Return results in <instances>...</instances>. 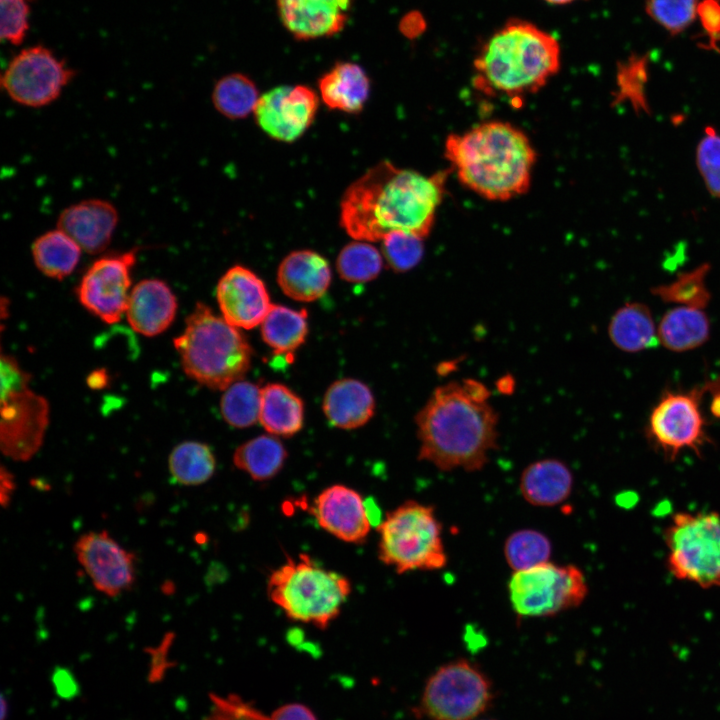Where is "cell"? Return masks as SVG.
<instances>
[{
    "label": "cell",
    "mask_w": 720,
    "mask_h": 720,
    "mask_svg": "<svg viewBox=\"0 0 720 720\" xmlns=\"http://www.w3.org/2000/svg\"><path fill=\"white\" fill-rule=\"evenodd\" d=\"M448 176V170L425 175L381 161L345 190L340 225L354 240L381 242L391 233L425 240L444 200Z\"/></svg>",
    "instance_id": "cell-1"
},
{
    "label": "cell",
    "mask_w": 720,
    "mask_h": 720,
    "mask_svg": "<svg viewBox=\"0 0 720 720\" xmlns=\"http://www.w3.org/2000/svg\"><path fill=\"white\" fill-rule=\"evenodd\" d=\"M415 424L418 459L441 471H480L498 447V413L489 389L475 379L436 387L415 415Z\"/></svg>",
    "instance_id": "cell-2"
},
{
    "label": "cell",
    "mask_w": 720,
    "mask_h": 720,
    "mask_svg": "<svg viewBox=\"0 0 720 720\" xmlns=\"http://www.w3.org/2000/svg\"><path fill=\"white\" fill-rule=\"evenodd\" d=\"M444 156L459 182L489 201L528 192L537 152L527 134L510 122H481L447 135Z\"/></svg>",
    "instance_id": "cell-3"
},
{
    "label": "cell",
    "mask_w": 720,
    "mask_h": 720,
    "mask_svg": "<svg viewBox=\"0 0 720 720\" xmlns=\"http://www.w3.org/2000/svg\"><path fill=\"white\" fill-rule=\"evenodd\" d=\"M561 65L556 38L536 25L511 20L484 43L474 59L472 84L480 93L520 107L541 90Z\"/></svg>",
    "instance_id": "cell-4"
},
{
    "label": "cell",
    "mask_w": 720,
    "mask_h": 720,
    "mask_svg": "<svg viewBox=\"0 0 720 720\" xmlns=\"http://www.w3.org/2000/svg\"><path fill=\"white\" fill-rule=\"evenodd\" d=\"M173 344L186 375L212 390L224 391L251 367L253 350L244 334L202 302Z\"/></svg>",
    "instance_id": "cell-5"
},
{
    "label": "cell",
    "mask_w": 720,
    "mask_h": 720,
    "mask_svg": "<svg viewBox=\"0 0 720 720\" xmlns=\"http://www.w3.org/2000/svg\"><path fill=\"white\" fill-rule=\"evenodd\" d=\"M352 592L350 580L328 570L308 554L286 560L267 580L269 600L291 620L326 629L341 613Z\"/></svg>",
    "instance_id": "cell-6"
},
{
    "label": "cell",
    "mask_w": 720,
    "mask_h": 720,
    "mask_svg": "<svg viewBox=\"0 0 720 720\" xmlns=\"http://www.w3.org/2000/svg\"><path fill=\"white\" fill-rule=\"evenodd\" d=\"M378 558L396 573L436 571L448 563L443 525L433 506L406 500L377 525Z\"/></svg>",
    "instance_id": "cell-7"
},
{
    "label": "cell",
    "mask_w": 720,
    "mask_h": 720,
    "mask_svg": "<svg viewBox=\"0 0 720 720\" xmlns=\"http://www.w3.org/2000/svg\"><path fill=\"white\" fill-rule=\"evenodd\" d=\"M666 564L678 580L720 588V514L677 512L664 530Z\"/></svg>",
    "instance_id": "cell-8"
},
{
    "label": "cell",
    "mask_w": 720,
    "mask_h": 720,
    "mask_svg": "<svg viewBox=\"0 0 720 720\" xmlns=\"http://www.w3.org/2000/svg\"><path fill=\"white\" fill-rule=\"evenodd\" d=\"M507 591L518 618H546L581 606L589 586L578 566L549 561L512 572Z\"/></svg>",
    "instance_id": "cell-9"
},
{
    "label": "cell",
    "mask_w": 720,
    "mask_h": 720,
    "mask_svg": "<svg viewBox=\"0 0 720 720\" xmlns=\"http://www.w3.org/2000/svg\"><path fill=\"white\" fill-rule=\"evenodd\" d=\"M487 675L467 659L440 666L425 684L418 713L429 720H474L492 704Z\"/></svg>",
    "instance_id": "cell-10"
},
{
    "label": "cell",
    "mask_w": 720,
    "mask_h": 720,
    "mask_svg": "<svg viewBox=\"0 0 720 720\" xmlns=\"http://www.w3.org/2000/svg\"><path fill=\"white\" fill-rule=\"evenodd\" d=\"M75 71L43 45L22 49L1 75V87L16 104L42 108L55 102L75 76Z\"/></svg>",
    "instance_id": "cell-11"
},
{
    "label": "cell",
    "mask_w": 720,
    "mask_h": 720,
    "mask_svg": "<svg viewBox=\"0 0 720 720\" xmlns=\"http://www.w3.org/2000/svg\"><path fill=\"white\" fill-rule=\"evenodd\" d=\"M701 387L689 391H666L653 407L646 429L650 442L673 461L686 450L700 455L710 443L702 415Z\"/></svg>",
    "instance_id": "cell-12"
},
{
    "label": "cell",
    "mask_w": 720,
    "mask_h": 720,
    "mask_svg": "<svg viewBox=\"0 0 720 720\" xmlns=\"http://www.w3.org/2000/svg\"><path fill=\"white\" fill-rule=\"evenodd\" d=\"M139 247L96 259L76 289L80 303L106 323H116L126 313L132 269Z\"/></svg>",
    "instance_id": "cell-13"
},
{
    "label": "cell",
    "mask_w": 720,
    "mask_h": 720,
    "mask_svg": "<svg viewBox=\"0 0 720 720\" xmlns=\"http://www.w3.org/2000/svg\"><path fill=\"white\" fill-rule=\"evenodd\" d=\"M48 423V401L28 387L1 395L2 453L13 460H29L40 449Z\"/></svg>",
    "instance_id": "cell-14"
},
{
    "label": "cell",
    "mask_w": 720,
    "mask_h": 720,
    "mask_svg": "<svg viewBox=\"0 0 720 720\" xmlns=\"http://www.w3.org/2000/svg\"><path fill=\"white\" fill-rule=\"evenodd\" d=\"M73 549L78 563L99 592L116 597L134 585L136 556L107 531L82 534Z\"/></svg>",
    "instance_id": "cell-15"
},
{
    "label": "cell",
    "mask_w": 720,
    "mask_h": 720,
    "mask_svg": "<svg viewBox=\"0 0 720 720\" xmlns=\"http://www.w3.org/2000/svg\"><path fill=\"white\" fill-rule=\"evenodd\" d=\"M318 106L319 97L310 87L282 85L260 96L253 115L268 136L290 143L311 126Z\"/></svg>",
    "instance_id": "cell-16"
},
{
    "label": "cell",
    "mask_w": 720,
    "mask_h": 720,
    "mask_svg": "<svg viewBox=\"0 0 720 720\" xmlns=\"http://www.w3.org/2000/svg\"><path fill=\"white\" fill-rule=\"evenodd\" d=\"M216 298L222 317L238 329L261 325L272 306L263 280L242 265L230 267L221 276Z\"/></svg>",
    "instance_id": "cell-17"
},
{
    "label": "cell",
    "mask_w": 720,
    "mask_h": 720,
    "mask_svg": "<svg viewBox=\"0 0 720 720\" xmlns=\"http://www.w3.org/2000/svg\"><path fill=\"white\" fill-rule=\"evenodd\" d=\"M311 513L321 529L346 543L362 544L371 531L372 519L362 495L344 484L324 488Z\"/></svg>",
    "instance_id": "cell-18"
},
{
    "label": "cell",
    "mask_w": 720,
    "mask_h": 720,
    "mask_svg": "<svg viewBox=\"0 0 720 720\" xmlns=\"http://www.w3.org/2000/svg\"><path fill=\"white\" fill-rule=\"evenodd\" d=\"M119 223L116 206L108 200L89 198L65 207L56 227L69 235L89 254L103 252L111 243Z\"/></svg>",
    "instance_id": "cell-19"
},
{
    "label": "cell",
    "mask_w": 720,
    "mask_h": 720,
    "mask_svg": "<svg viewBox=\"0 0 720 720\" xmlns=\"http://www.w3.org/2000/svg\"><path fill=\"white\" fill-rule=\"evenodd\" d=\"M354 0H276L282 24L297 40L330 37L342 31Z\"/></svg>",
    "instance_id": "cell-20"
},
{
    "label": "cell",
    "mask_w": 720,
    "mask_h": 720,
    "mask_svg": "<svg viewBox=\"0 0 720 720\" xmlns=\"http://www.w3.org/2000/svg\"><path fill=\"white\" fill-rule=\"evenodd\" d=\"M177 307L175 294L166 282L143 279L132 288L125 314L136 332L151 337L172 324Z\"/></svg>",
    "instance_id": "cell-21"
},
{
    "label": "cell",
    "mask_w": 720,
    "mask_h": 720,
    "mask_svg": "<svg viewBox=\"0 0 720 720\" xmlns=\"http://www.w3.org/2000/svg\"><path fill=\"white\" fill-rule=\"evenodd\" d=\"M331 279L327 259L309 249L290 252L277 269V282L283 293L300 302L319 299L328 290Z\"/></svg>",
    "instance_id": "cell-22"
},
{
    "label": "cell",
    "mask_w": 720,
    "mask_h": 720,
    "mask_svg": "<svg viewBox=\"0 0 720 720\" xmlns=\"http://www.w3.org/2000/svg\"><path fill=\"white\" fill-rule=\"evenodd\" d=\"M574 487V475L561 459L547 457L528 464L519 478L522 498L535 507H555L564 503Z\"/></svg>",
    "instance_id": "cell-23"
},
{
    "label": "cell",
    "mask_w": 720,
    "mask_h": 720,
    "mask_svg": "<svg viewBox=\"0 0 720 720\" xmlns=\"http://www.w3.org/2000/svg\"><path fill=\"white\" fill-rule=\"evenodd\" d=\"M322 408L330 424L341 429L364 426L375 412V398L363 382L343 378L333 382L327 389Z\"/></svg>",
    "instance_id": "cell-24"
},
{
    "label": "cell",
    "mask_w": 720,
    "mask_h": 720,
    "mask_svg": "<svg viewBox=\"0 0 720 720\" xmlns=\"http://www.w3.org/2000/svg\"><path fill=\"white\" fill-rule=\"evenodd\" d=\"M320 96L332 109L350 114L364 108L370 93V79L364 69L352 62L336 63L319 80Z\"/></svg>",
    "instance_id": "cell-25"
},
{
    "label": "cell",
    "mask_w": 720,
    "mask_h": 720,
    "mask_svg": "<svg viewBox=\"0 0 720 720\" xmlns=\"http://www.w3.org/2000/svg\"><path fill=\"white\" fill-rule=\"evenodd\" d=\"M710 321L704 309L679 305L668 310L658 327V341L673 352L703 345L710 337Z\"/></svg>",
    "instance_id": "cell-26"
},
{
    "label": "cell",
    "mask_w": 720,
    "mask_h": 720,
    "mask_svg": "<svg viewBox=\"0 0 720 720\" xmlns=\"http://www.w3.org/2000/svg\"><path fill=\"white\" fill-rule=\"evenodd\" d=\"M259 422L269 434L276 437L295 435L304 424L302 399L283 384H266L261 388Z\"/></svg>",
    "instance_id": "cell-27"
},
{
    "label": "cell",
    "mask_w": 720,
    "mask_h": 720,
    "mask_svg": "<svg viewBox=\"0 0 720 720\" xmlns=\"http://www.w3.org/2000/svg\"><path fill=\"white\" fill-rule=\"evenodd\" d=\"M608 336L621 351L636 353L656 346L657 328L650 309L642 303H626L611 317Z\"/></svg>",
    "instance_id": "cell-28"
},
{
    "label": "cell",
    "mask_w": 720,
    "mask_h": 720,
    "mask_svg": "<svg viewBox=\"0 0 720 720\" xmlns=\"http://www.w3.org/2000/svg\"><path fill=\"white\" fill-rule=\"evenodd\" d=\"M82 251L69 235L57 227L39 235L31 245L37 269L57 280L64 279L75 270Z\"/></svg>",
    "instance_id": "cell-29"
},
{
    "label": "cell",
    "mask_w": 720,
    "mask_h": 720,
    "mask_svg": "<svg viewBox=\"0 0 720 720\" xmlns=\"http://www.w3.org/2000/svg\"><path fill=\"white\" fill-rule=\"evenodd\" d=\"M288 453L274 435H260L237 447L233 464L254 481H268L283 468Z\"/></svg>",
    "instance_id": "cell-30"
},
{
    "label": "cell",
    "mask_w": 720,
    "mask_h": 720,
    "mask_svg": "<svg viewBox=\"0 0 720 720\" xmlns=\"http://www.w3.org/2000/svg\"><path fill=\"white\" fill-rule=\"evenodd\" d=\"M260 327L263 341L273 352L290 354L307 338L308 314L305 309L295 310L272 304Z\"/></svg>",
    "instance_id": "cell-31"
},
{
    "label": "cell",
    "mask_w": 720,
    "mask_h": 720,
    "mask_svg": "<svg viewBox=\"0 0 720 720\" xmlns=\"http://www.w3.org/2000/svg\"><path fill=\"white\" fill-rule=\"evenodd\" d=\"M168 468L172 479L180 485L197 486L215 473L216 460L211 448L202 442L184 441L171 451Z\"/></svg>",
    "instance_id": "cell-32"
},
{
    "label": "cell",
    "mask_w": 720,
    "mask_h": 720,
    "mask_svg": "<svg viewBox=\"0 0 720 720\" xmlns=\"http://www.w3.org/2000/svg\"><path fill=\"white\" fill-rule=\"evenodd\" d=\"M649 79V57L647 54L632 53L617 64L616 91L613 105L628 103L636 114H651L647 97Z\"/></svg>",
    "instance_id": "cell-33"
},
{
    "label": "cell",
    "mask_w": 720,
    "mask_h": 720,
    "mask_svg": "<svg viewBox=\"0 0 720 720\" xmlns=\"http://www.w3.org/2000/svg\"><path fill=\"white\" fill-rule=\"evenodd\" d=\"M260 98L258 89L248 76L230 73L221 77L214 85L211 100L222 116L238 120L254 112Z\"/></svg>",
    "instance_id": "cell-34"
},
{
    "label": "cell",
    "mask_w": 720,
    "mask_h": 720,
    "mask_svg": "<svg viewBox=\"0 0 720 720\" xmlns=\"http://www.w3.org/2000/svg\"><path fill=\"white\" fill-rule=\"evenodd\" d=\"M552 542L533 528L515 530L504 541L503 555L510 569L521 571L551 561Z\"/></svg>",
    "instance_id": "cell-35"
},
{
    "label": "cell",
    "mask_w": 720,
    "mask_h": 720,
    "mask_svg": "<svg viewBox=\"0 0 720 720\" xmlns=\"http://www.w3.org/2000/svg\"><path fill=\"white\" fill-rule=\"evenodd\" d=\"M383 267V255L370 242L355 240L345 245L336 259L341 279L350 283L374 280Z\"/></svg>",
    "instance_id": "cell-36"
},
{
    "label": "cell",
    "mask_w": 720,
    "mask_h": 720,
    "mask_svg": "<svg viewBox=\"0 0 720 720\" xmlns=\"http://www.w3.org/2000/svg\"><path fill=\"white\" fill-rule=\"evenodd\" d=\"M261 388L239 380L224 390L220 401L223 419L236 428H247L259 421Z\"/></svg>",
    "instance_id": "cell-37"
},
{
    "label": "cell",
    "mask_w": 720,
    "mask_h": 720,
    "mask_svg": "<svg viewBox=\"0 0 720 720\" xmlns=\"http://www.w3.org/2000/svg\"><path fill=\"white\" fill-rule=\"evenodd\" d=\"M709 271L710 265L703 263L680 273L672 282L653 288L652 293L665 302L704 309L711 297L706 285Z\"/></svg>",
    "instance_id": "cell-38"
},
{
    "label": "cell",
    "mask_w": 720,
    "mask_h": 720,
    "mask_svg": "<svg viewBox=\"0 0 720 720\" xmlns=\"http://www.w3.org/2000/svg\"><path fill=\"white\" fill-rule=\"evenodd\" d=\"M698 4V0H645V10L658 25L677 35L693 23Z\"/></svg>",
    "instance_id": "cell-39"
},
{
    "label": "cell",
    "mask_w": 720,
    "mask_h": 720,
    "mask_svg": "<svg viewBox=\"0 0 720 720\" xmlns=\"http://www.w3.org/2000/svg\"><path fill=\"white\" fill-rule=\"evenodd\" d=\"M423 241L414 235L391 233L381 241V253L386 264L394 272H407L423 258Z\"/></svg>",
    "instance_id": "cell-40"
},
{
    "label": "cell",
    "mask_w": 720,
    "mask_h": 720,
    "mask_svg": "<svg viewBox=\"0 0 720 720\" xmlns=\"http://www.w3.org/2000/svg\"><path fill=\"white\" fill-rule=\"evenodd\" d=\"M696 165L707 191L720 199V135L713 126L705 127L697 144Z\"/></svg>",
    "instance_id": "cell-41"
},
{
    "label": "cell",
    "mask_w": 720,
    "mask_h": 720,
    "mask_svg": "<svg viewBox=\"0 0 720 720\" xmlns=\"http://www.w3.org/2000/svg\"><path fill=\"white\" fill-rule=\"evenodd\" d=\"M1 4V40L19 45L29 30V0H0Z\"/></svg>",
    "instance_id": "cell-42"
},
{
    "label": "cell",
    "mask_w": 720,
    "mask_h": 720,
    "mask_svg": "<svg viewBox=\"0 0 720 720\" xmlns=\"http://www.w3.org/2000/svg\"><path fill=\"white\" fill-rule=\"evenodd\" d=\"M210 701V711L203 720H270L256 706L235 694L224 697L211 694Z\"/></svg>",
    "instance_id": "cell-43"
},
{
    "label": "cell",
    "mask_w": 720,
    "mask_h": 720,
    "mask_svg": "<svg viewBox=\"0 0 720 720\" xmlns=\"http://www.w3.org/2000/svg\"><path fill=\"white\" fill-rule=\"evenodd\" d=\"M697 17L708 37V46L716 49L720 41V0H702L698 4Z\"/></svg>",
    "instance_id": "cell-44"
},
{
    "label": "cell",
    "mask_w": 720,
    "mask_h": 720,
    "mask_svg": "<svg viewBox=\"0 0 720 720\" xmlns=\"http://www.w3.org/2000/svg\"><path fill=\"white\" fill-rule=\"evenodd\" d=\"M30 379L31 375L21 369L14 357L1 355V395L27 388Z\"/></svg>",
    "instance_id": "cell-45"
},
{
    "label": "cell",
    "mask_w": 720,
    "mask_h": 720,
    "mask_svg": "<svg viewBox=\"0 0 720 720\" xmlns=\"http://www.w3.org/2000/svg\"><path fill=\"white\" fill-rule=\"evenodd\" d=\"M270 720H318L314 712L301 703H289L278 707Z\"/></svg>",
    "instance_id": "cell-46"
},
{
    "label": "cell",
    "mask_w": 720,
    "mask_h": 720,
    "mask_svg": "<svg viewBox=\"0 0 720 720\" xmlns=\"http://www.w3.org/2000/svg\"><path fill=\"white\" fill-rule=\"evenodd\" d=\"M56 691L62 697L73 696L78 688L72 674L64 668H58L53 675Z\"/></svg>",
    "instance_id": "cell-47"
},
{
    "label": "cell",
    "mask_w": 720,
    "mask_h": 720,
    "mask_svg": "<svg viewBox=\"0 0 720 720\" xmlns=\"http://www.w3.org/2000/svg\"><path fill=\"white\" fill-rule=\"evenodd\" d=\"M701 390L703 395H710V412L715 418L720 419V375L705 382Z\"/></svg>",
    "instance_id": "cell-48"
},
{
    "label": "cell",
    "mask_w": 720,
    "mask_h": 720,
    "mask_svg": "<svg viewBox=\"0 0 720 720\" xmlns=\"http://www.w3.org/2000/svg\"><path fill=\"white\" fill-rule=\"evenodd\" d=\"M15 488L16 483L13 475L2 466L0 473V500L3 507L10 503Z\"/></svg>",
    "instance_id": "cell-49"
},
{
    "label": "cell",
    "mask_w": 720,
    "mask_h": 720,
    "mask_svg": "<svg viewBox=\"0 0 720 720\" xmlns=\"http://www.w3.org/2000/svg\"><path fill=\"white\" fill-rule=\"evenodd\" d=\"M424 27V21L417 13H410L400 22V30L407 37L417 36Z\"/></svg>",
    "instance_id": "cell-50"
},
{
    "label": "cell",
    "mask_w": 720,
    "mask_h": 720,
    "mask_svg": "<svg viewBox=\"0 0 720 720\" xmlns=\"http://www.w3.org/2000/svg\"><path fill=\"white\" fill-rule=\"evenodd\" d=\"M515 383L513 381V378L510 376H504L501 379H499L497 387L501 393H510L513 391Z\"/></svg>",
    "instance_id": "cell-51"
},
{
    "label": "cell",
    "mask_w": 720,
    "mask_h": 720,
    "mask_svg": "<svg viewBox=\"0 0 720 720\" xmlns=\"http://www.w3.org/2000/svg\"><path fill=\"white\" fill-rule=\"evenodd\" d=\"M544 1L548 2L550 4H554V5H564V4L572 3L576 0H544Z\"/></svg>",
    "instance_id": "cell-52"
}]
</instances>
